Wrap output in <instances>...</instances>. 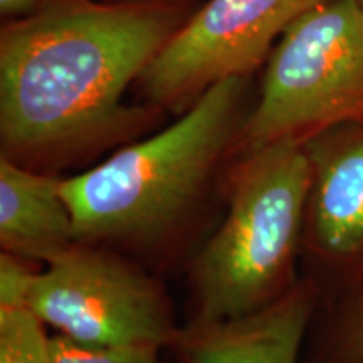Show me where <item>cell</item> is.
I'll return each mask as SVG.
<instances>
[{"instance_id": "1", "label": "cell", "mask_w": 363, "mask_h": 363, "mask_svg": "<svg viewBox=\"0 0 363 363\" xmlns=\"http://www.w3.org/2000/svg\"><path fill=\"white\" fill-rule=\"evenodd\" d=\"M180 27V9L155 0H44L4 26L2 157L62 160L138 128L143 111L125 106V91Z\"/></svg>"}, {"instance_id": "2", "label": "cell", "mask_w": 363, "mask_h": 363, "mask_svg": "<svg viewBox=\"0 0 363 363\" xmlns=\"http://www.w3.org/2000/svg\"><path fill=\"white\" fill-rule=\"evenodd\" d=\"M244 79L220 81L165 130L62 179L76 242L147 246L180 225L238 140Z\"/></svg>"}, {"instance_id": "3", "label": "cell", "mask_w": 363, "mask_h": 363, "mask_svg": "<svg viewBox=\"0 0 363 363\" xmlns=\"http://www.w3.org/2000/svg\"><path fill=\"white\" fill-rule=\"evenodd\" d=\"M308 189L305 142L281 140L244 152L225 219L195 259V321L246 316L298 283Z\"/></svg>"}, {"instance_id": "4", "label": "cell", "mask_w": 363, "mask_h": 363, "mask_svg": "<svg viewBox=\"0 0 363 363\" xmlns=\"http://www.w3.org/2000/svg\"><path fill=\"white\" fill-rule=\"evenodd\" d=\"M347 123H363V7L326 0L279 38L235 142L249 152Z\"/></svg>"}, {"instance_id": "5", "label": "cell", "mask_w": 363, "mask_h": 363, "mask_svg": "<svg viewBox=\"0 0 363 363\" xmlns=\"http://www.w3.org/2000/svg\"><path fill=\"white\" fill-rule=\"evenodd\" d=\"M24 299L40 323L94 347L162 348L180 331L155 281L115 254L79 242L44 271H30Z\"/></svg>"}, {"instance_id": "6", "label": "cell", "mask_w": 363, "mask_h": 363, "mask_svg": "<svg viewBox=\"0 0 363 363\" xmlns=\"http://www.w3.org/2000/svg\"><path fill=\"white\" fill-rule=\"evenodd\" d=\"M323 2L208 0L145 69V94L158 108L185 111L220 81L246 78L294 21Z\"/></svg>"}, {"instance_id": "7", "label": "cell", "mask_w": 363, "mask_h": 363, "mask_svg": "<svg viewBox=\"0 0 363 363\" xmlns=\"http://www.w3.org/2000/svg\"><path fill=\"white\" fill-rule=\"evenodd\" d=\"M310 158L303 252L320 296H342L363 279V123L321 131L306 142Z\"/></svg>"}, {"instance_id": "8", "label": "cell", "mask_w": 363, "mask_h": 363, "mask_svg": "<svg viewBox=\"0 0 363 363\" xmlns=\"http://www.w3.org/2000/svg\"><path fill=\"white\" fill-rule=\"evenodd\" d=\"M320 291L310 278L298 281L261 310L233 320L180 330L175 345L185 363H298Z\"/></svg>"}, {"instance_id": "9", "label": "cell", "mask_w": 363, "mask_h": 363, "mask_svg": "<svg viewBox=\"0 0 363 363\" xmlns=\"http://www.w3.org/2000/svg\"><path fill=\"white\" fill-rule=\"evenodd\" d=\"M76 244L62 179L0 158V246L19 259L51 262Z\"/></svg>"}, {"instance_id": "10", "label": "cell", "mask_w": 363, "mask_h": 363, "mask_svg": "<svg viewBox=\"0 0 363 363\" xmlns=\"http://www.w3.org/2000/svg\"><path fill=\"white\" fill-rule=\"evenodd\" d=\"M29 272L19 257H0V363H51L44 325L24 299Z\"/></svg>"}, {"instance_id": "11", "label": "cell", "mask_w": 363, "mask_h": 363, "mask_svg": "<svg viewBox=\"0 0 363 363\" xmlns=\"http://www.w3.org/2000/svg\"><path fill=\"white\" fill-rule=\"evenodd\" d=\"M311 363H363V279L335 298Z\"/></svg>"}, {"instance_id": "12", "label": "cell", "mask_w": 363, "mask_h": 363, "mask_svg": "<svg viewBox=\"0 0 363 363\" xmlns=\"http://www.w3.org/2000/svg\"><path fill=\"white\" fill-rule=\"evenodd\" d=\"M160 348L150 345L94 347L62 335L49 338L51 363H157Z\"/></svg>"}, {"instance_id": "13", "label": "cell", "mask_w": 363, "mask_h": 363, "mask_svg": "<svg viewBox=\"0 0 363 363\" xmlns=\"http://www.w3.org/2000/svg\"><path fill=\"white\" fill-rule=\"evenodd\" d=\"M40 6V0H0V12L2 16L21 19Z\"/></svg>"}, {"instance_id": "14", "label": "cell", "mask_w": 363, "mask_h": 363, "mask_svg": "<svg viewBox=\"0 0 363 363\" xmlns=\"http://www.w3.org/2000/svg\"><path fill=\"white\" fill-rule=\"evenodd\" d=\"M358 2H360V4H362V7H363V0H358Z\"/></svg>"}]
</instances>
